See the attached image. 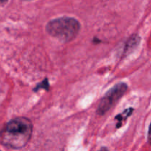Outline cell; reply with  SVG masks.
Returning <instances> with one entry per match:
<instances>
[{
  "instance_id": "obj_6",
  "label": "cell",
  "mask_w": 151,
  "mask_h": 151,
  "mask_svg": "<svg viewBox=\"0 0 151 151\" xmlns=\"http://www.w3.org/2000/svg\"><path fill=\"white\" fill-rule=\"evenodd\" d=\"M49 88H50V84H49L48 79H47V78H45V79H44V81H43L42 82L37 84V86H35V88H34L33 91H37L38 90L41 89V88H44V89H46L48 91Z\"/></svg>"
},
{
  "instance_id": "obj_2",
  "label": "cell",
  "mask_w": 151,
  "mask_h": 151,
  "mask_svg": "<svg viewBox=\"0 0 151 151\" xmlns=\"http://www.w3.org/2000/svg\"><path fill=\"white\" fill-rule=\"evenodd\" d=\"M45 29L50 36L63 43H68L78 36L81 24L73 17L62 16L50 21Z\"/></svg>"
},
{
  "instance_id": "obj_8",
  "label": "cell",
  "mask_w": 151,
  "mask_h": 151,
  "mask_svg": "<svg viewBox=\"0 0 151 151\" xmlns=\"http://www.w3.org/2000/svg\"><path fill=\"white\" fill-rule=\"evenodd\" d=\"M25 1H32V0H25Z\"/></svg>"
},
{
  "instance_id": "obj_3",
  "label": "cell",
  "mask_w": 151,
  "mask_h": 151,
  "mask_svg": "<svg viewBox=\"0 0 151 151\" xmlns=\"http://www.w3.org/2000/svg\"><path fill=\"white\" fill-rule=\"evenodd\" d=\"M128 89V85L125 83L120 82L114 86L106 93L97 109V114L100 116L104 115L116 105V103L123 97Z\"/></svg>"
},
{
  "instance_id": "obj_1",
  "label": "cell",
  "mask_w": 151,
  "mask_h": 151,
  "mask_svg": "<svg viewBox=\"0 0 151 151\" xmlns=\"http://www.w3.org/2000/svg\"><path fill=\"white\" fill-rule=\"evenodd\" d=\"M32 130L30 119L24 116L14 118L0 129V144L13 150L23 148L29 143Z\"/></svg>"
},
{
  "instance_id": "obj_7",
  "label": "cell",
  "mask_w": 151,
  "mask_h": 151,
  "mask_svg": "<svg viewBox=\"0 0 151 151\" xmlns=\"http://www.w3.org/2000/svg\"><path fill=\"white\" fill-rule=\"evenodd\" d=\"M8 0H0V7H3L7 3Z\"/></svg>"
},
{
  "instance_id": "obj_4",
  "label": "cell",
  "mask_w": 151,
  "mask_h": 151,
  "mask_svg": "<svg viewBox=\"0 0 151 151\" xmlns=\"http://www.w3.org/2000/svg\"><path fill=\"white\" fill-rule=\"evenodd\" d=\"M140 43V37L138 35H131V38H128L126 44H125V49H124V55H126L133 51L136 47H138Z\"/></svg>"
},
{
  "instance_id": "obj_5",
  "label": "cell",
  "mask_w": 151,
  "mask_h": 151,
  "mask_svg": "<svg viewBox=\"0 0 151 151\" xmlns=\"http://www.w3.org/2000/svg\"><path fill=\"white\" fill-rule=\"evenodd\" d=\"M133 112H134V109H132V108H129V109H125L122 114H118L117 116L115 117V119H116V120L118 121L117 125H116V128H120L121 125H122V121H125L127 118L129 117V116L132 114Z\"/></svg>"
}]
</instances>
